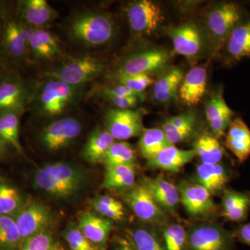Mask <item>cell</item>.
<instances>
[{
  "label": "cell",
  "instance_id": "obj_17",
  "mask_svg": "<svg viewBox=\"0 0 250 250\" xmlns=\"http://www.w3.org/2000/svg\"><path fill=\"white\" fill-rule=\"evenodd\" d=\"M77 227L92 244L98 249L104 250L113 229V223L98 213L85 211L79 215Z\"/></svg>",
  "mask_w": 250,
  "mask_h": 250
},
{
  "label": "cell",
  "instance_id": "obj_22",
  "mask_svg": "<svg viewBox=\"0 0 250 250\" xmlns=\"http://www.w3.org/2000/svg\"><path fill=\"white\" fill-rule=\"evenodd\" d=\"M230 174L223 164H203L197 166L193 183L205 188L212 195L224 192Z\"/></svg>",
  "mask_w": 250,
  "mask_h": 250
},
{
  "label": "cell",
  "instance_id": "obj_30",
  "mask_svg": "<svg viewBox=\"0 0 250 250\" xmlns=\"http://www.w3.org/2000/svg\"><path fill=\"white\" fill-rule=\"evenodd\" d=\"M22 114L19 111L0 113V138L18 154L25 156L20 141V126Z\"/></svg>",
  "mask_w": 250,
  "mask_h": 250
},
{
  "label": "cell",
  "instance_id": "obj_49",
  "mask_svg": "<svg viewBox=\"0 0 250 250\" xmlns=\"http://www.w3.org/2000/svg\"><path fill=\"white\" fill-rule=\"evenodd\" d=\"M113 250H136L131 241L122 239L117 243Z\"/></svg>",
  "mask_w": 250,
  "mask_h": 250
},
{
  "label": "cell",
  "instance_id": "obj_38",
  "mask_svg": "<svg viewBox=\"0 0 250 250\" xmlns=\"http://www.w3.org/2000/svg\"><path fill=\"white\" fill-rule=\"evenodd\" d=\"M131 241L136 250H166L163 239L150 229H135L131 231Z\"/></svg>",
  "mask_w": 250,
  "mask_h": 250
},
{
  "label": "cell",
  "instance_id": "obj_3",
  "mask_svg": "<svg viewBox=\"0 0 250 250\" xmlns=\"http://www.w3.org/2000/svg\"><path fill=\"white\" fill-rule=\"evenodd\" d=\"M248 18L246 9L236 1H223L210 10L207 27L215 54L223 49L233 29Z\"/></svg>",
  "mask_w": 250,
  "mask_h": 250
},
{
  "label": "cell",
  "instance_id": "obj_35",
  "mask_svg": "<svg viewBox=\"0 0 250 250\" xmlns=\"http://www.w3.org/2000/svg\"><path fill=\"white\" fill-rule=\"evenodd\" d=\"M137 154L129 143L121 141L115 142L109 148L103 164L106 170L121 166H135Z\"/></svg>",
  "mask_w": 250,
  "mask_h": 250
},
{
  "label": "cell",
  "instance_id": "obj_45",
  "mask_svg": "<svg viewBox=\"0 0 250 250\" xmlns=\"http://www.w3.org/2000/svg\"><path fill=\"white\" fill-rule=\"evenodd\" d=\"M103 96L137 97L143 101L145 98L144 93H139L130 89L124 85L118 84L105 88L103 91Z\"/></svg>",
  "mask_w": 250,
  "mask_h": 250
},
{
  "label": "cell",
  "instance_id": "obj_8",
  "mask_svg": "<svg viewBox=\"0 0 250 250\" xmlns=\"http://www.w3.org/2000/svg\"><path fill=\"white\" fill-rule=\"evenodd\" d=\"M11 216L14 218L22 241L37 233L50 230L55 222L54 215L47 205L31 200L22 209Z\"/></svg>",
  "mask_w": 250,
  "mask_h": 250
},
{
  "label": "cell",
  "instance_id": "obj_33",
  "mask_svg": "<svg viewBox=\"0 0 250 250\" xmlns=\"http://www.w3.org/2000/svg\"><path fill=\"white\" fill-rule=\"evenodd\" d=\"M192 149L203 164H220L225 154V149L218 139L208 133L200 134L197 138Z\"/></svg>",
  "mask_w": 250,
  "mask_h": 250
},
{
  "label": "cell",
  "instance_id": "obj_6",
  "mask_svg": "<svg viewBox=\"0 0 250 250\" xmlns=\"http://www.w3.org/2000/svg\"><path fill=\"white\" fill-rule=\"evenodd\" d=\"M36 86L11 70L0 80V113H24L35 97Z\"/></svg>",
  "mask_w": 250,
  "mask_h": 250
},
{
  "label": "cell",
  "instance_id": "obj_7",
  "mask_svg": "<svg viewBox=\"0 0 250 250\" xmlns=\"http://www.w3.org/2000/svg\"><path fill=\"white\" fill-rule=\"evenodd\" d=\"M188 232L187 250H235L232 232L217 223L195 225Z\"/></svg>",
  "mask_w": 250,
  "mask_h": 250
},
{
  "label": "cell",
  "instance_id": "obj_51",
  "mask_svg": "<svg viewBox=\"0 0 250 250\" xmlns=\"http://www.w3.org/2000/svg\"><path fill=\"white\" fill-rule=\"evenodd\" d=\"M7 64L0 57V80L4 77L8 72L11 71Z\"/></svg>",
  "mask_w": 250,
  "mask_h": 250
},
{
  "label": "cell",
  "instance_id": "obj_1",
  "mask_svg": "<svg viewBox=\"0 0 250 250\" xmlns=\"http://www.w3.org/2000/svg\"><path fill=\"white\" fill-rule=\"evenodd\" d=\"M88 184L86 171L66 161L45 164L33 176L34 188L54 201L67 202L76 198Z\"/></svg>",
  "mask_w": 250,
  "mask_h": 250
},
{
  "label": "cell",
  "instance_id": "obj_26",
  "mask_svg": "<svg viewBox=\"0 0 250 250\" xmlns=\"http://www.w3.org/2000/svg\"><path fill=\"white\" fill-rule=\"evenodd\" d=\"M193 149H182L170 146L163 149L157 155L147 160L151 167L161 169L166 172H177L191 162L195 157Z\"/></svg>",
  "mask_w": 250,
  "mask_h": 250
},
{
  "label": "cell",
  "instance_id": "obj_31",
  "mask_svg": "<svg viewBox=\"0 0 250 250\" xmlns=\"http://www.w3.org/2000/svg\"><path fill=\"white\" fill-rule=\"evenodd\" d=\"M136 165L121 166L108 169L104 176L102 187L123 193L136 184Z\"/></svg>",
  "mask_w": 250,
  "mask_h": 250
},
{
  "label": "cell",
  "instance_id": "obj_32",
  "mask_svg": "<svg viewBox=\"0 0 250 250\" xmlns=\"http://www.w3.org/2000/svg\"><path fill=\"white\" fill-rule=\"evenodd\" d=\"M30 52L36 59H52L62 54L58 40L49 31L36 28L35 32L28 46V53Z\"/></svg>",
  "mask_w": 250,
  "mask_h": 250
},
{
  "label": "cell",
  "instance_id": "obj_42",
  "mask_svg": "<svg viewBox=\"0 0 250 250\" xmlns=\"http://www.w3.org/2000/svg\"><path fill=\"white\" fill-rule=\"evenodd\" d=\"M118 83L139 93H144L148 87L154 85L155 80L150 75H136L118 77Z\"/></svg>",
  "mask_w": 250,
  "mask_h": 250
},
{
  "label": "cell",
  "instance_id": "obj_36",
  "mask_svg": "<svg viewBox=\"0 0 250 250\" xmlns=\"http://www.w3.org/2000/svg\"><path fill=\"white\" fill-rule=\"evenodd\" d=\"M90 205L98 214L112 221H121L126 215L123 204L109 195H98L90 201Z\"/></svg>",
  "mask_w": 250,
  "mask_h": 250
},
{
  "label": "cell",
  "instance_id": "obj_47",
  "mask_svg": "<svg viewBox=\"0 0 250 250\" xmlns=\"http://www.w3.org/2000/svg\"><path fill=\"white\" fill-rule=\"evenodd\" d=\"M232 233L234 239L250 247V223L240 225Z\"/></svg>",
  "mask_w": 250,
  "mask_h": 250
},
{
  "label": "cell",
  "instance_id": "obj_34",
  "mask_svg": "<svg viewBox=\"0 0 250 250\" xmlns=\"http://www.w3.org/2000/svg\"><path fill=\"white\" fill-rule=\"evenodd\" d=\"M172 146L162 129H145L141 135L139 146L141 155L147 160L152 159L165 148Z\"/></svg>",
  "mask_w": 250,
  "mask_h": 250
},
{
  "label": "cell",
  "instance_id": "obj_25",
  "mask_svg": "<svg viewBox=\"0 0 250 250\" xmlns=\"http://www.w3.org/2000/svg\"><path fill=\"white\" fill-rule=\"evenodd\" d=\"M222 215L233 223H242L250 210V192L225 189L222 198Z\"/></svg>",
  "mask_w": 250,
  "mask_h": 250
},
{
  "label": "cell",
  "instance_id": "obj_27",
  "mask_svg": "<svg viewBox=\"0 0 250 250\" xmlns=\"http://www.w3.org/2000/svg\"><path fill=\"white\" fill-rule=\"evenodd\" d=\"M184 77V72L179 67H173L164 70L153 85L154 100L162 104H167L177 98Z\"/></svg>",
  "mask_w": 250,
  "mask_h": 250
},
{
  "label": "cell",
  "instance_id": "obj_11",
  "mask_svg": "<svg viewBox=\"0 0 250 250\" xmlns=\"http://www.w3.org/2000/svg\"><path fill=\"white\" fill-rule=\"evenodd\" d=\"M126 13L131 30L137 34L151 35L165 21L162 9L159 4L149 0L130 3Z\"/></svg>",
  "mask_w": 250,
  "mask_h": 250
},
{
  "label": "cell",
  "instance_id": "obj_21",
  "mask_svg": "<svg viewBox=\"0 0 250 250\" xmlns=\"http://www.w3.org/2000/svg\"><path fill=\"white\" fill-rule=\"evenodd\" d=\"M16 14L23 22L37 28L53 21L57 13L46 0H23L18 1Z\"/></svg>",
  "mask_w": 250,
  "mask_h": 250
},
{
  "label": "cell",
  "instance_id": "obj_12",
  "mask_svg": "<svg viewBox=\"0 0 250 250\" xmlns=\"http://www.w3.org/2000/svg\"><path fill=\"white\" fill-rule=\"evenodd\" d=\"M141 109L111 108L105 114L106 129L118 141H125L141 135L145 129Z\"/></svg>",
  "mask_w": 250,
  "mask_h": 250
},
{
  "label": "cell",
  "instance_id": "obj_4",
  "mask_svg": "<svg viewBox=\"0 0 250 250\" xmlns=\"http://www.w3.org/2000/svg\"><path fill=\"white\" fill-rule=\"evenodd\" d=\"M70 36L75 40L90 46L107 44L114 38L116 26L111 16L104 13H83L70 26Z\"/></svg>",
  "mask_w": 250,
  "mask_h": 250
},
{
  "label": "cell",
  "instance_id": "obj_41",
  "mask_svg": "<svg viewBox=\"0 0 250 250\" xmlns=\"http://www.w3.org/2000/svg\"><path fill=\"white\" fill-rule=\"evenodd\" d=\"M62 236L70 250H100L87 239L77 226H69L64 230Z\"/></svg>",
  "mask_w": 250,
  "mask_h": 250
},
{
  "label": "cell",
  "instance_id": "obj_2",
  "mask_svg": "<svg viewBox=\"0 0 250 250\" xmlns=\"http://www.w3.org/2000/svg\"><path fill=\"white\" fill-rule=\"evenodd\" d=\"M83 92V87L74 86L47 77L40 86H36L35 97L31 104L40 116L56 118L75 106L80 101Z\"/></svg>",
  "mask_w": 250,
  "mask_h": 250
},
{
  "label": "cell",
  "instance_id": "obj_50",
  "mask_svg": "<svg viewBox=\"0 0 250 250\" xmlns=\"http://www.w3.org/2000/svg\"><path fill=\"white\" fill-rule=\"evenodd\" d=\"M9 148L11 147L0 138V160L8 156Z\"/></svg>",
  "mask_w": 250,
  "mask_h": 250
},
{
  "label": "cell",
  "instance_id": "obj_37",
  "mask_svg": "<svg viewBox=\"0 0 250 250\" xmlns=\"http://www.w3.org/2000/svg\"><path fill=\"white\" fill-rule=\"evenodd\" d=\"M22 243L13 217L0 216V250H20Z\"/></svg>",
  "mask_w": 250,
  "mask_h": 250
},
{
  "label": "cell",
  "instance_id": "obj_43",
  "mask_svg": "<svg viewBox=\"0 0 250 250\" xmlns=\"http://www.w3.org/2000/svg\"><path fill=\"white\" fill-rule=\"evenodd\" d=\"M162 129L165 133L167 141L172 146L185 141L191 136L194 128H185V129H174L165 123H163Z\"/></svg>",
  "mask_w": 250,
  "mask_h": 250
},
{
  "label": "cell",
  "instance_id": "obj_9",
  "mask_svg": "<svg viewBox=\"0 0 250 250\" xmlns=\"http://www.w3.org/2000/svg\"><path fill=\"white\" fill-rule=\"evenodd\" d=\"M82 131V123L77 118L63 117L44 127L39 140L46 151L57 152L69 147L80 136Z\"/></svg>",
  "mask_w": 250,
  "mask_h": 250
},
{
  "label": "cell",
  "instance_id": "obj_14",
  "mask_svg": "<svg viewBox=\"0 0 250 250\" xmlns=\"http://www.w3.org/2000/svg\"><path fill=\"white\" fill-rule=\"evenodd\" d=\"M10 14L9 12L0 38V57L6 63L11 62L18 65L27 58L28 47L23 39L17 15Z\"/></svg>",
  "mask_w": 250,
  "mask_h": 250
},
{
  "label": "cell",
  "instance_id": "obj_46",
  "mask_svg": "<svg viewBox=\"0 0 250 250\" xmlns=\"http://www.w3.org/2000/svg\"><path fill=\"white\" fill-rule=\"evenodd\" d=\"M112 105L119 109H132L141 99L137 97L103 96Z\"/></svg>",
  "mask_w": 250,
  "mask_h": 250
},
{
  "label": "cell",
  "instance_id": "obj_20",
  "mask_svg": "<svg viewBox=\"0 0 250 250\" xmlns=\"http://www.w3.org/2000/svg\"><path fill=\"white\" fill-rule=\"evenodd\" d=\"M206 118L217 139L225 134L229 127L234 112L228 106L221 91L213 95L206 105Z\"/></svg>",
  "mask_w": 250,
  "mask_h": 250
},
{
  "label": "cell",
  "instance_id": "obj_5",
  "mask_svg": "<svg viewBox=\"0 0 250 250\" xmlns=\"http://www.w3.org/2000/svg\"><path fill=\"white\" fill-rule=\"evenodd\" d=\"M104 68V62L101 59L84 55L69 59L60 66L47 72L46 76L74 86L83 87L100 76Z\"/></svg>",
  "mask_w": 250,
  "mask_h": 250
},
{
  "label": "cell",
  "instance_id": "obj_13",
  "mask_svg": "<svg viewBox=\"0 0 250 250\" xmlns=\"http://www.w3.org/2000/svg\"><path fill=\"white\" fill-rule=\"evenodd\" d=\"M123 200L141 221L149 224L165 223L167 215L141 183L123 193Z\"/></svg>",
  "mask_w": 250,
  "mask_h": 250
},
{
  "label": "cell",
  "instance_id": "obj_24",
  "mask_svg": "<svg viewBox=\"0 0 250 250\" xmlns=\"http://www.w3.org/2000/svg\"><path fill=\"white\" fill-rule=\"evenodd\" d=\"M225 146L243 164L250 156V129L241 118H234L228 128Z\"/></svg>",
  "mask_w": 250,
  "mask_h": 250
},
{
  "label": "cell",
  "instance_id": "obj_15",
  "mask_svg": "<svg viewBox=\"0 0 250 250\" xmlns=\"http://www.w3.org/2000/svg\"><path fill=\"white\" fill-rule=\"evenodd\" d=\"M177 188L180 202L189 215L195 218H206L217 211L211 194L205 188L187 182H182Z\"/></svg>",
  "mask_w": 250,
  "mask_h": 250
},
{
  "label": "cell",
  "instance_id": "obj_29",
  "mask_svg": "<svg viewBox=\"0 0 250 250\" xmlns=\"http://www.w3.org/2000/svg\"><path fill=\"white\" fill-rule=\"evenodd\" d=\"M30 200L12 182L0 177V216L15 214Z\"/></svg>",
  "mask_w": 250,
  "mask_h": 250
},
{
  "label": "cell",
  "instance_id": "obj_10",
  "mask_svg": "<svg viewBox=\"0 0 250 250\" xmlns=\"http://www.w3.org/2000/svg\"><path fill=\"white\" fill-rule=\"evenodd\" d=\"M170 57L161 48L146 49L129 56L118 69V77L147 75L163 72L167 67Z\"/></svg>",
  "mask_w": 250,
  "mask_h": 250
},
{
  "label": "cell",
  "instance_id": "obj_16",
  "mask_svg": "<svg viewBox=\"0 0 250 250\" xmlns=\"http://www.w3.org/2000/svg\"><path fill=\"white\" fill-rule=\"evenodd\" d=\"M174 51L188 60L197 58L204 47L200 29L192 22L184 23L168 31Z\"/></svg>",
  "mask_w": 250,
  "mask_h": 250
},
{
  "label": "cell",
  "instance_id": "obj_48",
  "mask_svg": "<svg viewBox=\"0 0 250 250\" xmlns=\"http://www.w3.org/2000/svg\"><path fill=\"white\" fill-rule=\"evenodd\" d=\"M9 12V10L8 9L6 4L3 1H0V38L2 34L5 22H6V17H7Z\"/></svg>",
  "mask_w": 250,
  "mask_h": 250
},
{
  "label": "cell",
  "instance_id": "obj_23",
  "mask_svg": "<svg viewBox=\"0 0 250 250\" xmlns=\"http://www.w3.org/2000/svg\"><path fill=\"white\" fill-rule=\"evenodd\" d=\"M207 84V70L203 67H195L187 75L179 86V97L188 106L198 104L205 95Z\"/></svg>",
  "mask_w": 250,
  "mask_h": 250
},
{
  "label": "cell",
  "instance_id": "obj_39",
  "mask_svg": "<svg viewBox=\"0 0 250 250\" xmlns=\"http://www.w3.org/2000/svg\"><path fill=\"white\" fill-rule=\"evenodd\" d=\"M188 232L177 223L167 225L163 230L162 239L166 250H187Z\"/></svg>",
  "mask_w": 250,
  "mask_h": 250
},
{
  "label": "cell",
  "instance_id": "obj_44",
  "mask_svg": "<svg viewBox=\"0 0 250 250\" xmlns=\"http://www.w3.org/2000/svg\"><path fill=\"white\" fill-rule=\"evenodd\" d=\"M196 115L192 112L183 113L178 116H172L166 119L164 123L174 129H185V128H194Z\"/></svg>",
  "mask_w": 250,
  "mask_h": 250
},
{
  "label": "cell",
  "instance_id": "obj_19",
  "mask_svg": "<svg viewBox=\"0 0 250 250\" xmlns=\"http://www.w3.org/2000/svg\"><path fill=\"white\" fill-rule=\"evenodd\" d=\"M223 49L225 62L229 65L250 59V18L233 29Z\"/></svg>",
  "mask_w": 250,
  "mask_h": 250
},
{
  "label": "cell",
  "instance_id": "obj_28",
  "mask_svg": "<svg viewBox=\"0 0 250 250\" xmlns=\"http://www.w3.org/2000/svg\"><path fill=\"white\" fill-rule=\"evenodd\" d=\"M114 143V138L106 128L97 127L90 134L81 155L90 164L103 163L108 149Z\"/></svg>",
  "mask_w": 250,
  "mask_h": 250
},
{
  "label": "cell",
  "instance_id": "obj_18",
  "mask_svg": "<svg viewBox=\"0 0 250 250\" xmlns=\"http://www.w3.org/2000/svg\"><path fill=\"white\" fill-rule=\"evenodd\" d=\"M141 184L164 211L172 213L176 210L180 202L178 188L163 175L160 174L154 178H143Z\"/></svg>",
  "mask_w": 250,
  "mask_h": 250
},
{
  "label": "cell",
  "instance_id": "obj_40",
  "mask_svg": "<svg viewBox=\"0 0 250 250\" xmlns=\"http://www.w3.org/2000/svg\"><path fill=\"white\" fill-rule=\"evenodd\" d=\"M20 250H59L50 230L42 231L22 241Z\"/></svg>",
  "mask_w": 250,
  "mask_h": 250
}]
</instances>
